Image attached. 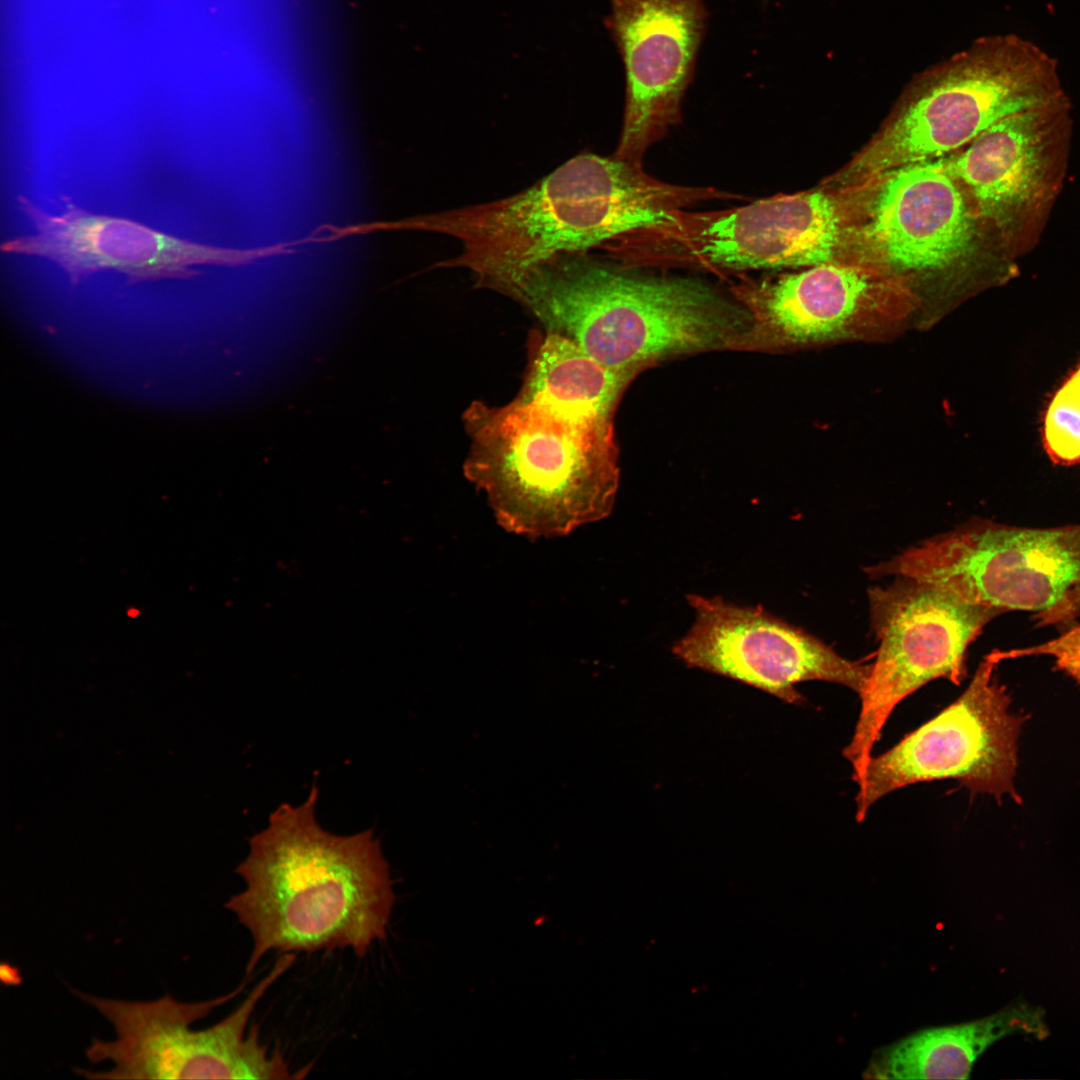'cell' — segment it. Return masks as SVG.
Listing matches in <instances>:
<instances>
[{
    "label": "cell",
    "instance_id": "ffe728a7",
    "mask_svg": "<svg viewBox=\"0 0 1080 1080\" xmlns=\"http://www.w3.org/2000/svg\"><path fill=\"white\" fill-rule=\"evenodd\" d=\"M996 652L1001 661L1028 656H1050L1058 670L1080 684V625L1041 644Z\"/></svg>",
    "mask_w": 1080,
    "mask_h": 1080
},
{
    "label": "cell",
    "instance_id": "6da1fadb",
    "mask_svg": "<svg viewBox=\"0 0 1080 1080\" xmlns=\"http://www.w3.org/2000/svg\"><path fill=\"white\" fill-rule=\"evenodd\" d=\"M318 794L313 785L301 804L279 805L235 870L245 888L225 907L252 937L246 976L270 951L350 948L363 957L386 938L396 896L380 841L372 830L323 829Z\"/></svg>",
    "mask_w": 1080,
    "mask_h": 1080
},
{
    "label": "cell",
    "instance_id": "2e32d148",
    "mask_svg": "<svg viewBox=\"0 0 1080 1080\" xmlns=\"http://www.w3.org/2000/svg\"><path fill=\"white\" fill-rule=\"evenodd\" d=\"M1066 98L1010 115L990 126L943 168L974 200L976 211L1008 240L1029 231L1054 192L1056 128L1064 122Z\"/></svg>",
    "mask_w": 1080,
    "mask_h": 1080
},
{
    "label": "cell",
    "instance_id": "277c9868",
    "mask_svg": "<svg viewBox=\"0 0 1080 1080\" xmlns=\"http://www.w3.org/2000/svg\"><path fill=\"white\" fill-rule=\"evenodd\" d=\"M463 423L464 475L505 530L564 536L611 513L619 481L612 418L515 397L503 406L473 401Z\"/></svg>",
    "mask_w": 1080,
    "mask_h": 1080
},
{
    "label": "cell",
    "instance_id": "9a60e30c",
    "mask_svg": "<svg viewBox=\"0 0 1080 1080\" xmlns=\"http://www.w3.org/2000/svg\"><path fill=\"white\" fill-rule=\"evenodd\" d=\"M748 297L770 335L790 345L883 336L900 327L919 304L904 279L858 261L783 274Z\"/></svg>",
    "mask_w": 1080,
    "mask_h": 1080
},
{
    "label": "cell",
    "instance_id": "7a4b0ae2",
    "mask_svg": "<svg viewBox=\"0 0 1080 1080\" xmlns=\"http://www.w3.org/2000/svg\"><path fill=\"white\" fill-rule=\"evenodd\" d=\"M712 197L710 187L661 182L641 163L615 154L581 153L516 194L407 218V227L456 239L460 252L436 266L464 268L485 288L555 255L667 225L685 207Z\"/></svg>",
    "mask_w": 1080,
    "mask_h": 1080
},
{
    "label": "cell",
    "instance_id": "7c38bea8",
    "mask_svg": "<svg viewBox=\"0 0 1080 1080\" xmlns=\"http://www.w3.org/2000/svg\"><path fill=\"white\" fill-rule=\"evenodd\" d=\"M686 599L695 619L672 652L689 668L745 683L795 705L805 701L795 689L804 681L840 684L859 697L864 692L872 664L842 657L761 606H738L721 597L696 594Z\"/></svg>",
    "mask_w": 1080,
    "mask_h": 1080
},
{
    "label": "cell",
    "instance_id": "30bf717a",
    "mask_svg": "<svg viewBox=\"0 0 1080 1080\" xmlns=\"http://www.w3.org/2000/svg\"><path fill=\"white\" fill-rule=\"evenodd\" d=\"M996 650L979 663L968 687L949 706L852 775L857 822L882 797L919 782L955 779L971 793L1005 796L1021 804L1015 788L1018 739L1026 717L1012 713L1011 698L995 671Z\"/></svg>",
    "mask_w": 1080,
    "mask_h": 1080
},
{
    "label": "cell",
    "instance_id": "8992f818",
    "mask_svg": "<svg viewBox=\"0 0 1080 1080\" xmlns=\"http://www.w3.org/2000/svg\"><path fill=\"white\" fill-rule=\"evenodd\" d=\"M292 964L289 956H281L233 1013L199 1031L191 1029V1024L235 997L245 983L225 996L196 1003H182L169 995L143 1002L74 991L104 1016L116 1032L112 1041L94 1038L86 1050L90 1061H110L111 1069L75 1068V1072L88 1079L297 1078L290 1075L289 1065L279 1052L271 1055L260 1044L256 1027L246 1035L256 1004Z\"/></svg>",
    "mask_w": 1080,
    "mask_h": 1080
},
{
    "label": "cell",
    "instance_id": "7402d4cb",
    "mask_svg": "<svg viewBox=\"0 0 1080 1080\" xmlns=\"http://www.w3.org/2000/svg\"><path fill=\"white\" fill-rule=\"evenodd\" d=\"M137 615H138V611L136 609H134V608H132V609H130L128 611V616H130V617H135Z\"/></svg>",
    "mask_w": 1080,
    "mask_h": 1080
},
{
    "label": "cell",
    "instance_id": "5b68a950",
    "mask_svg": "<svg viewBox=\"0 0 1080 1080\" xmlns=\"http://www.w3.org/2000/svg\"><path fill=\"white\" fill-rule=\"evenodd\" d=\"M1064 97L1058 63L1038 45L1016 34L983 36L916 74L872 140L826 186L846 189L928 162L1010 115Z\"/></svg>",
    "mask_w": 1080,
    "mask_h": 1080
},
{
    "label": "cell",
    "instance_id": "3957f363",
    "mask_svg": "<svg viewBox=\"0 0 1080 1080\" xmlns=\"http://www.w3.org/2000/svg\"><path fill=\"white\" fill-rule=\"evenodd\" d=\"M496 291L544 330L630 375L645 362L733 346L752 328V316L702 282L633 274L590 251L508 273Z\"/></svg>",
    "mask_w": 1080,
    "mask_h": 1080
},
{
    "label": "cell",
    "instance_id": "5bb4252c",
    "mask_svg": "<svg viewBox=\"0 0 1080 1080\" xmlns=\"http://www.w3.org/2000/svg\"><path fill=\"white\" fill-rule=\"evenodd\" d=\"M607 26L626 72V106L615 155L641 163L680 119L704 35V0H611Z\"/></svg>",
    "mask_w": 1080,
    "mask_h": 1080
},
{
    "label": "cell",
    "instance_id": "4fadbf2b",
    "mask_svg": "<svg viewBox=\"0 0 1080 1080\" xmlns=\"http://www.w3.org/2000/svg\"><path fill=\"white\" fill-rule=\"evenodd\" d=\"M20 210L35 229L2 243L1 251L49 259L72 282L102 270H115L129 282L187 278L196 265L239 266L285 255L283 242L252 248H231L189 241L130 219L92 213L69 196L60 197V214L44 211L19 195Z\"/></svg>",
    "mask_w": 1080,
    "mask_h": 1080
},
{
    "label": "cell",
    "instance_id": "9c48e42d",
    "mask_svg": "<svg viewBox=\"0 0 1080 1080\" xmlns=\"http://www.w3.org/2000/svg\"><path fill=\"white\" fill-rule=\"evenodd\" d=\"M870 624L878 653L860 698V712L842 751L858 774L895 707L932 680L959 685L968 648L1002 610L966 602L934 584L896 576L868 590Z\"/></svg>",
    "mask_w": 1080,
    "mask_h": 1080
},
{
    "label": "cell",
    "instance_id": "d6986e66",
    "mask_svg": "<svg viewBox=\"0 0 1080 1080\" xmlns=\"http://www.w3.org/2000/svg\"><path fill=\"white\" fill-rule=\"evenodd\" d=\"M1042 442L1054 464L1071 466L1080 463V362L1046 407Z\"/></svg>",
    "mask_w": 1080,
    "mask_h": 1080
},
{
    "label": "cell",
    "instance_id": "52a82bcc",
    "mask_svg": "<svg viewBox=\"0 0 1080 1080\" xmlns=\"http://www.w3.org/2000/svg\"><path fill=\"white\" fill-rule=\"evenodd\" d=\"M620 252L628 264L727 270L857 261L842 195L832 188L729 210H684L667 225L627 235Z\"/></svg>",
    "mask_w": 1080,
    "mask_h": 1080
},
{
    "label": "cell",
    "instance_id": "ac0fdd59",
    "mask_svg": "<svg viewBox=\"0 0 1080 1080\" xmlns=\"http://www.w3.org/2000/svg\"><path fill=\"white\" fill-rule=\"evenodd\" d=\"M630 374L602 365L571 340L543 329L530 336L521 399L610 417Z\"/></svg>",
    "mask_w": 1080,
    "mask_h": 1080
},
{
    "label": "cell",
    "instance_id": "44dd1931",
    "mask_svg": "<svg viewBox=\"0 0 1080 1080\" xmlns=\"http://www.w3.org/2000/svg\"><path fill=\"white\" fill-rule=\"evenodd\" d=\"M1066 603L1073 613L1080 614V581L1068 593Z\"/></svg>",
    "mask_w": 1080,
    "mask_h": 1080
},
{
    "label": "cell",
    "instance_id": "ba28073f",
    "mask_svg": "<svg viewBox=\"0 0 1080 1080\" xmlns=\"http://www.w3.org/2000/svg\"><path fill=\"white\" fill-rule=\"evenodd\" d=\"M865 572L910 577L972 604L1037 615L1080 581V524L1028 528L976 518Z\"/></svg>",
    "mask_w": 1080,
    "mask_h": 1080
},
{
    "label": "cell",
    "instance_id": "e0dca14e",
    "mask_svg": "<svg viewBox=\"0 0 1080 1080\" xmlns=\"http://www.w3.org/2000/svg\"><path fill=\"white\" fill-rule=\"evenodd\" d=\"M1044 1038L1043 1011L1025 1003L976 1021L928 1028L880 1049L866 1077L880 1079H966L976 1059L1012 1034Z\"/></svg>",
    "mask_w": 1080,
    "mask_h": 1080
},
{
    "label": "cell",
    "instance_id": "8fae6325",
    "mask_svg": "<svg viewBox=\"0 0 1080 1080\" xmlns=\"http://www.w3.org/2000/svg\"><path fill=\"white\" fill-rule=\"evenodd\" d=\"M836 190L846 207L857 261L906 282L908 276L953 268L976 248L974 211L941 161L904 166Z\"/></svg>",
    "mask_w": 1080,
    "mask_h": 1080
}]
</instances>
